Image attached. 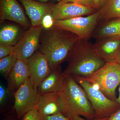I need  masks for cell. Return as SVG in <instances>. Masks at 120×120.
<instances>
[{
  "instance_id": "6da1fadb",
  "label": "cell",
  "mask_w": 120,
  "mask_h": 120,
  "mask_svg": "<svg viewBox=\"0 0 120 120\" xmlns=\"http://www.w3.org/2000/svg\"><path fill=\"white\" fill-rule=\"evenodd\" d=\"M41 35L39 49L47 58L52 70L64 61L80 39L68 31L52 26Z\"/></svg>"
},
{
  "instance_id": "7a4b0ae2",
  "label": "cell",
  "mask_w": 120,
  "mask_h": 120,
  "mask_svg": "<svg viewBox=\"0 0 120 120\" xmlns=\"http://www.w3.org/2000/svg\"><path fill=\"white\" fill-rule=\"evenodd\" d=\"M64 77V85L59 94L61 113L71 120L77 116L94 119V110L83 88L71 75Z\"/></svg>"
},
{
  "instance_id": "3957f363",
  "label": "cell",
  "mask_w": 120,
  "mask_h": 120,
  "mask_svg": "<svg viewBox=\"0 0 120 120\" xmlns=\"http://www.w3.org/2000/svg\"><path fill=\"white\" fill-rule=\"evenodd\" d=\"M68 65L63 76L71 75L85 77L94 73L106 63L95 51L93 44L80 39L69 54Z\"/></svg>"
},
{
  "instance_id": "277c9868",
  "label": "cell",
  "mask_w": 120,
  "mask_h": 120,
  "mask_svg": "<svg viewBox=\"0 0 120 120\" xmlns=\"http://www.w3.org/2000/svg\"><path fill=\"white\" fill-rule=\"evenodd\" d=\"M79 77L96 86L109 98L116 101V89L120 84V64L116 62H106L90 75Z\"/></svg>"
},
{
  "instance_id": "5b68a950",
  "label": "cell",
  "mask_w": 120,
  "mask_h": 120,
  "mask_svg": "<svg viewBox=\"0 0 120 120\" xmlns=\"http://www.w3.org/2000/svg\"><path fill=\"white\" fill-rule=\"evenodd\" d=\"M72 76L86 93L94 110V119L108 118L120 109L116 101L109 98L94 85L78 76Z\"/></svg>"
},
{
  "instance_id": "8992f818",
  "label": "cell",
  "mask_w": 120,
  "mask_h": 120,
  "mask_svg": "<svg viewBox=\"0 0 120 120\" xmlns=\"http://www.w3.org/2000/svg\"><path fill=\"white\" fill-rule=\"evenodd\" d=\"M100 22L98 11L86 17L54 21L53 26L72 32L80 39L88 41Z\"/></svg>"
},
{
  "instance_id": "52a82bcc",
  "label": "cell",
  "mask_w": 120,
  "mask_h": 120,
  "mask_svg": "<svg viewBox=\"0 0 120 120\" xmlns=\"http://www.w3.org/2000/svg\"><path fill=\"white\" fill-rule=\"evenodd\" d=\"M43 25L31 26L15 46L14 54L18 60L27 62L39 48Z\"/></svg>"
},
{
  "instance_id": "ba28073f",
  "label": "cell",
  "mask_w": 120,
  "mask_h": 120,
  "mask_svg": "<svg viewBox=\"0 0 120 120\" xmlns=\"http://www.w3.org/2000/svg\"><path fill=\"white\" fill-rule=\"evenodd\" d=\"M15 94L14 109L18 117H24L36 108L40 95L32 86L29 77Z\"/></svg>"
},
{
  "instance_id": "9c48e42d",
  "label": "cell",
  "mask_w": 120,
  "mask_h": 120,
  "mask_svg": "<svg viewBox=\"0 0 120 120\" xmlns=\"http://www.w3.org/2000/svg\"><path fill=\"white\" fill-rule=\"evenodd\" d=\"M90 7L74 2H59L52 5L49 13L54 21L89 15L96 11Z\"/></svg>"
},
{
  "instance_id": "30bf717a",
  "label": "cell",
  "mask_w": 120,
  "mask_h": 120,
  "mask_svg": "<svg viewBox=\"0 0 120 120\" xmlns=\"http://www.w3.org/2000/svg\"><path fill=\"white\" fill-rule=\"evenodd\" d=\"M27 63L29 68L30 81L34 88L37 90L40 84L51 72L52 69L47 58L40 52H35Z\"/></svg>"
},
{
  "instance_id": "8fae6325",
  "label": "cell",
  "mask_w": 120,
  "mask_h": 120,
  "mask_svg": "<svg viewBox=\"0 0 120 120\" xmlns=\"http://www.w3.org/2000/svg\"><path fill=\"white\" fill-rule=\"evenodd\" d=\"M1 21L8 20L27 28L30 24L22 9L16 0H0Z\"/></svg>"
},
{
  "instance_id": "7c38bea8",
  "label": "cell",
  "mask_w": 120,
  "mask_h": 120,
  "mask_svg": "<svg viewBox=\"0 0 120 120\" xmlns=\"http://www.w3.org/2000/svg\"><path fill=\"white\" fill-rule=\"evenodd\" d=\"M93 46L96 53L105 62H116L120 49V36L97 40Z\"/></svg>"
},
{
  "instance_id": "4fadbf2b",
  "label": "cell",
  "mask_w": 120,
  "mask_h": 120,
  "mask_svg": "<svg viewBox=\"0 0 120 120\" xmlns=\"http://www.w3.org/2000/svg\"><path fill=\"white\" fill-rule=\"evenodd\" d=\"M29 76L30 72L27 63L17 60L8 76L7 92L15 93Z\"/></svg>"
},
{
  "instance_id": "5bb4252c",
  "label": "cell",
  "mask_w": 120,
  "mask_h": 120,
  "mask_svg": "<svg viewBox=\"0 0 120 120\" xmlns=\"http://www.w3.org/2000/svg\"><path fill=\"white\" fill-rule=\"evenodd\" d=\"M26 10L32 26L42 25L43 19L52 5L34 0H20Z\"/></svg>"
},
{
  "instance_id": "9a60e30c",
  "label": "cell",
  "mask_w": 120,
  "mask_h": 120,
  "mask_svg": "<svg viewBox=\"0 0 120 120\" xmlns=\"http://www.w3.org/2000/svg\"><path fill=\"white\" fill-rule=\"evenodd\" d=\"M64 79L60 67L52 70L37 88L39 94L59 93L63 86Z\"/></svg>"
},
{
  "instance_id": "2e32d148",
  "label": "cell",
  "mask_w": 120,
  "mask_h": 120,
  "mask_svg": "<svg viewBox=\"0 0 120 120\" xmlns=\"http://www.w3.org/2000/svg\"><path fill=\"white\" fill-rule=\"evenodd\" d=\"M59 93L39 95L36 109L43 116H51L61 113Z\"/></svg>"
},
{
  "instance_id": "e0dca14e",
  "label": "cell",
  "mask_w": 120,
  "mask_h": 120,
  "mask_svg": "<svg viewBox=\"0 0 120 120\" xmlns=\"http://www.w3.org/2000/svg\"><path fill=\"white\" fill-rule=\"evenodd\" d=\"M98 24L92 36L96 41L120 36V18L101 21Z\"/></svg>"
},
{
  "instance_id": "ac0fdd59",
  "label": "cell",
  "mask_w": 120,
  "mask_h": 120,
  "mask_svg": "<svg viewBox=\"0 0 120 120\" xmlns=\"http://www.w3.org/2000/svg\"><path fill=\"white\" fill-rule=\"evenodd\" d=\"M98 11L100 21L120 18V0H106Z\"/></svg>"
},
{
  "instance_id": "d6986e66",
  "label": "cell",
  "mask_w": 120,
  "mask_h": 120,
  "mask_svg": "<svg viewBox=\"0 0 120 120\" xmlns=\"http://www.w3.org/2000/svg\"><path fill=\"white\" fill-rule=\"evenodd\" d=\"M20 31L17 26L7 25L0 30V45L15 46L19 40Z\"/></svg>"
},
{
  "instance_id": "ffe728a7",
  "label": "cell",
  "mask_w": 120,
  "mask_h": 120,
  "mask_svg": "<svg viewBox=\"0 0 120 120\" xmlns=\"http://www.w3.org/2000/svg\"><path fill=\"white\" fill-rule=\"evenodd\" d=\"M18 60L14 54L6 56L0 60V71L5 76H8Z\"/></svg>"
},
{
  "instance_id": "44dd1931",
  "label": "cell",
  "mask_w": 120,
  "mask_h": 120,
  "mask_svg": "<svg viewBox=\"0 0 120 120\" xmlns=\"http://www.w3.org/2000/svg\"><path fill=\"white\" fill-rule=\"evenodd\" d=\"M23 120H44L43 116L36 108L30 110L24 115Z\"/></svg>"
},
{
  "instance_id": "7402d4cb",
  "label": "cell",
  "mask_w": 120,
  "mask_h": 120,
  "mask_svg": "<svg viewBox=\"0 0 120 120\" xmlns=\"http://www.w3.org/2000/svg\"><path fill=\"white\" fill-rule=\"evenodd\" d=\"M15 46L0 45V59L6 56L14 54Z\"/></svg>"
},
{
  "instance_id": "603a6c76",
  "label": "cell",
  "mask_w": 120,
  "mask_h": 120,
  "mask_svg": "<svg viewBox=\"0 0 120 120\" xmlns=\"http://www.w3.org/2000/svg\"><path fill=\"white\" fill-rule=\"evenodd\" d=\"M44 120H72L61 113L51 116H43Z\"/></svg>"
},
{
  "instance_id": "cb8c5ba5",
  "label": "cell",
  "mask_w": 120,
  "mask_h": 120,
  "mask_svg": "<svg viewBox=\"0 0 120 120\" xmlns=\"http://www.w3.org/2000/svg\"><path fill=\"white\" fill-rule=\"evenodd\" d=\"M7 94V90L2 85L0 86V103L2 105L5 100Z\"/></svg>"
},
{
  "instance_id": "d4e9b609",
  "label": "cell",
  "mask_w": 120,
  "mask_h": 120,
  "mask_svg": "<svg viewBox=\"0 0 120 120\" xmlns=\"http://www.w3.org/2000/svg\"><path fill=\"white\" fill-rule=\"evenodd\" d=\"M106 120H120V108L110 116Z\"/></svg>"
},
{
  "instance_id": "484cf974",
  "label": "cell",
  "mask_w": 120,
  "mask_h": 120,
  "mask_svg": "<svg viewBox=\"0 0 120 120\" xmlns=\"http://www.w3.org/2000/svg\"><path fill=\"white\" fill-rule=\"evenodd\" d=\"M106 0H94L95 8H101Z\"/></svg>"
},
{
  "instance_id": "4316f807",
  "label": "cell",
  "mask_w": 120,
  "mask_h": 120,
  "mask_svg": "<svg viewBox=\"0 0 120 120\" xmlns=\"http://www.w3.org/2000/svg\"><path fill=\"white\" fill-rule=\"evenodd\" d=\"M84 4L86 6H88L92 8L95 9L94 6V0H84Z\"/></svg>"
},
{
  "instance_id": "83f0119b",
  "label": "cell",
  "mask_w": 120,
  "mask_h": 120,
  "mask_svg": "<svg viewBox=\"0 0 120 120\" xmlns=\"http://www.w3.org/2000/svg\"><path fill=\"white\" fill-rule=\"evenodd\" d=\"M62 2H74L85 5L84 0H62L60 1Z\"/></svg>"
},
{
  "instance_id": "f1b7e54d",
  "label": "cell",
  "mask_w": 120,
  "mask_h": 120,
  "mask_svg": "<svg viewBox=\"0 0 120 120\" xmlns=\"http://www.w3.org/2000/svg\"><path fill=\"white\" fill-rule=\"evenodd\" d=\"M103 118V119H94L92 120H88V119H86L82 118L80 116H77L75 117H73L72 119V120H106L108 119V118Z\"/></svg>"
},
{
  "instance_id": "f546056e",
  "label": "cell",
  "mask_w": 120,
  "mask_h": 120,
  "mask_svg": "<svg viewBox=\"0 0 120 120\" xmlns=\"http://www.w3.org/2000/svg\"><path fill=\"white\" fill-rule=\"evenodd\" d=\"M116 62L120 65V49L118 52L116 59Z\"/></svg>"
},
{
  "instance_id": "4dcf8cb0",
  "label": "cell",
  "mask_w": 120,
  "mask_h": 120,
  "mask_svg": "<svg viewBox=\"0 0 120 120\" xmlns=\"http://www.w3.org/2000/svg\"><path fill=\"white\" fill-rule=\"evenodd\" d=\"M119 95L118 98H117L116 101V102L120 105V86L119 88Z\"/></svg>"
},
{
  "instance_id": "1f68e13d",
  "label": "cell",
  "mask_w": 120,
  "mask_h": 120,
  "mask_svg": "<svg viewBox=\"0 0 120 120\" xmlns=\"http://www.w3.org/2000/svg\"><path fill=\"white\" fill-rule=\"evenodd\" d=\"M38 2H42V3H44V2H47L49 0H37ZM56 0L58 1L59 2L61 1L62 0Z\"/></svg>"
}]
</instances>
